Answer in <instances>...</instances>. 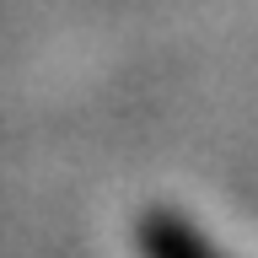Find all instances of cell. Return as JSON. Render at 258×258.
<instances>
[{
	"mask_svg": "<svg viewBox=\"0 0 258 258\" xmlns=\"http://www.w3.org/2000/svg\"><path fill=\"white\" fill-rule=\"evenodd\" d=\"M140 247H145V258H221L199 231H188L172 215H151L140 226Z\"/></svg>",
	"mask_w": 258,
	"mask_h": 258,
	"instance_id": "cell-1",
	"label": "cell"
}]
</instances>
